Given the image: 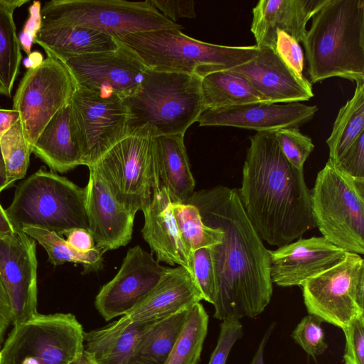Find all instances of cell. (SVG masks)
<instances>
[{
	"label": "cell",
	"mask_w": 364,
	"mask_h": 364,
	"mask_svg": "<svg viewBox=\"0 0 364 364\" xmlns=\"http://www.w3.org/2000/svg\"><path fill=\"white\" fill-rule=\"evenodd\" d=\"M21 231L38 242L46 251L48 262L54 266L65 262L81 264L84 272H96L102 267V248L95 247L93 250L81 252L70 246L66 240L55 232L35 227H26Z\"/></svg>",
	"instance_id": "32"
},
{
	"label": "cell",
	"mask_w": 364,
	"mask_h": 364,
	"mask_svg": "<svg viewBox=\"0 0 364 364\" xmlns=\"http://www.w3.org/2000/svg\"><path fill=\"white\" fill-rule=\"evenodd\" d=\"M311 83L364 82V1L326 0L302 41Z\"/></svg>",
	"instance_id": "3"
},
{
	"label": "cell",
	"mask_w": 364,
	"mask_h": 364,
	"mask_svg": "<svg viewBox=\"0 0 364 364\" xmlns=\"http://www.w3.org/2000/svg\"><path fill=\"white\" fill-rule=\"evenodd\" d=\"M142 212V235L156 254L157 262L178 264L193 274V252L181 236L173 213L172 200L160 183L154 187L151 201Z\"/></svg>",
	"instance_id": "21"
},
{
	"label": "cell",
	"mask_w": 364,
	"mask_h": 364,
	"mask_svg": "<svg viewBox=\"0 0 364 364\" xmlns=\"http://www.w3.org/2000/svg\"><path fill=\"white\" fill-rule=\"evenodd\" d=\"M189 309L154 322L137 341L128 364H164Z\"/></svg>",
	"instance_id": "29"
},
{
	"label": "cell",
	"mask_w": 364,
	"mask_h": 364,
	"mask_svg": "<svg viewBox=\"0 0 364 364\" xmlns=\"http://www.w3.org/2000/svg\"><path fill=\"white\" fill-rule=\"evenodd\" d=\"M274 326V324L272 323L267 329L250 364H264V348Z\"/></svg>",
	"instance_id": "48"
},
{
	"label": "cell",
	"mask_w": 364,
	"mask_h": 364,
	"mask_svg": "<svg viewBox=\"0 0 364 364\" xmlns=\"http://www.w3.org/2000/svg\"><path fill=\"white\" fill-rule=\"evenodd\" d=\"M28 0H0V95L11 97L22 60L14 11Z\"/></svg>",
	"instance_id": "30"
},
{
	"label": "cell",
	"mask_w": 364,
	"mask_h": 364,
	"mask_svg": "<svg viewBox=\"0 0 364 364\" xmlns=\"http://www.w3.org/2000/svg\"><path fill=\"white\" fill-rule=\"evenodd\" d=\"M193 275L203 300L214 305L217 299V280L210 248L193 252Z\"/></svg>",
	"instance_id": "38"
},
{
	"label": "cell",
	"mask_w": 364,
	"mask_h": 364,
	"mask_svg": "<svg viewBox=\"0 0 364 364\" xmlns=\"http://www.w3.org/2000/svg\"><path fill=\"white\" fill-rule=\"evenodd\" d=\"M1 364V363H0Z\"/></svg>",
	"instance_id": "52"
},
{
	"label": "cell",
	"mask_w": 364,
	"mask_h": 364,
	"mask_svg": "<svg viewBox=\"0 0 364 364\" xmlns=\"http://www.w3.org/2000/svg\"><path fill=\"white\" fill-rule=\"evenodd\" d=\"M355 83L353 96L339 109L326 140L332 163H336L364 133V82Z\"/></svg>",
	"instance_id": "31"
},
{
	"label": "cell",
	"mask_w": 364,
	"mask_h": 364,
	"mask_svg": "<svg viewBox=\"0 0 364 364\" xmlns=\"http://www.w3.org/2000/svg\"><path fill=\"white\" fill-rule=\"evenodd\" d=\"M332 164L350 176L364 178V133L355 141L336 163Z\"/></svg>",
	"instance_id": "42"
},
{
	"label": "cell",
	"mask_w": 364,
	"mask_h": 364,
	"mask_svg": "<svg viewBox=\"0 0 364 364\" xmlns=\"http://www.w3.org/2000/svg\"><path fill=\"white\" fill-rule=\"evenodd\" d=\"M322 323L317 317L309 314L301 318L291 334L294 342L314 360L328 348Z\"/></svg>",
	"instance_id": "37"
},
{
	"label": "cell",
	"mask_w": 364,
	"mask_h": 364,
	"mask_svg": "<svg viewBox=\"0 0 364 364\" xmlns=\"http://www.w3.org/2000/svg\"><path fill=\"white\" fill-rule=\"evenodd\" d=\"M274 50L296 73L303 75L304 55L299 43L284 31H277Z\"/></svg>",
	"instance_id": "41"
},
{
	"label": "cell",
	"mask_w": 364,
	"mask_h": 364,
	"mask_svg": "<svg viewBox=\"0 0 364 364\" xmlns=\"http://www.w3.org/2000/svg\"><path fill=\"white\" fill-rule=\"evenodd\" d=\"M201 89L205 110L255 102H267L243 76L230 70L203 77Z\"/></svg>",
	"instance_id": "28"
},
{
	"label": "cell",
	"mask_w": 364,
	"mask_h": 364,
	"mask_svg": "<svg viewBox=\"0 0 364 364\" xmlns=\"http://www.w3.org/2000/svg\"><path fill=\"white\" fill-rule=\"evenodd\" d=\"M230 70L245 77L270 104L300 102L314 95L311 83L271 48H259L255 58Z\"/></svg>",
	"instance_id": "20"
},
{
	"label": "cell",
	"mask_w": 364,
	"mask_h": 364,
	"mask_svg": "<svg viewBox=\"0 0 364 364\" xmlns=\"http://www.w3.org/2000/svg\"><path fill=\"white\" fill-rule=\"evenodd\" d=\"M70 364H97L91 355L84 350L80 358L73 361Z\"/></svg>",
	"instance_id": "51"
},
{
	"label": "cell",
	"mask_w": 364,
	"mask_h": 364,
	"mask_svg": "<svg viewBox=\"0 0 364 364\" xmlns=\"http://www.w3.org/2000/svg\"><path fill=\"white\" fill-rule=\"evenodd\" d=\"M201 300V292L189 271L181 266L168 267L149 294L121 318L128 323H152L190 309Z\"/></svg>",
	"instance_id": "22"
},
{
	"label": "cell",
	"mask_w": 364,
	"mask_h": 364,
	"mask_svg": "<svg viewBox=\"0 0 364 364\" xmlns=\"http://www.w3.org/2000/svg\"><path fill=\"white\" fill-rule=\"evenodd\" d=\"M32 154L55 173H66L83 165L82 151L72 124L70 102L46 125Z\"/></svg>",
	"instance_id": "24"
},
{
	"label": "cell",
	"mask_w": 364,
	"mask_h": 364,
	"mask_svg": "<svg viewBox=\"0 0 364 364\" xmlns=\"http://www.w3.org/2000/svg\"><path fill=\"white\" fill-rule=\"evenodd\" d=\"M149 70L196 75L231 70L255 58V46H228L189 37L179 29H164L114 37Z\"/></svg>",
	"instance_id": "5"
},
{
	"label": "cell",
	"mask_w": 364,
	"mask_h": 364,
	"mask_svg": "<svg viewBox=\"0 0 364 364\" xmlns=\"http://www.w3.org/2000/svg\"><path fill=\"white\" fill-rule=\"evenodd\" d=\"M172 205L181 236L190 251L210 248L222 242L223 232L205 225L195 205L178 202Z\"/></svg>",
	"instance_id": "34"
},
{
	"label": "cell",
	"mask_w": 364,
	"mask_h": 364,
	"mask_svg": "<svg viewBox=\"0 0 364 364\" xmlns=\"http://www.w3.org/2000/svg\"><path fill=\"white\" fill-rule=\"evenodd\" d=\"M153 323H128L120 318L105 327L85 332L84 350L97 364H128L137 341Z\"/></svg>",
	"instance_id": "27"
},
{
	"label": "cell",
	"mask_w": 364,
	"mask_h": 364,
	"mask_svg": "<svg viewBox=\"0 0 364 364\" xmlns=\"http://www.w3.org/2000/svg\"><path fill=\"white\" fill-rule=\"evenodd\" d=\"M71 121L83 165L90 166L127 135L129 111L116 95L77 88L70 100Z\"/></svg>",
	"instance_id": "13"
},
{
	"label": "cell",
	"mask_w": 364,
	"mask_h": 364,
	"mask_svg": "<svg viewBox=\"0 0 364 364\" xmlns=\"http://www.w3.org/2000/svg\"><path fill=\"white\" fill-rule=\"evenodd\" d=\"M311 202L323 237L346 252L364 254V178L348 176L328 160L317 173Z\"/></svg>",
	"instance_id": "7"
},
{
	"label": "cell",
	"mask_w": 364,
	"mask_h": 364,
	"mask_svg": "<svg viewBox=\"0 0 364 364\" xmlns=\"http://www.w3.org/2000/svg\"><path fill=\"white\" fill-rule=\"evenodd\" d=\"M318 108L300 102L284 105L255 102L205 110L198 119L199 126L234 127L259 132L301 125L311 120Z\"/></svg>",
	"instance_id": "18"
},
{
	"label": "cell",
	"mask_w": 364,
	"mask_h": 364,
	"mask_svg": "<svg viewBox=\"0 0 364 364\" xmlns=\"http://www.w3.org/2000/svg\"><path fill=\"white\" fill-rule=\"evenodd\" d=\"M6 173L5 164L0 146V194L6 188Z\"/></svg>",
	"instance_id": "50"
},
{
	"label": "cell",
	"mask_w": 364,
	"mask_h": 364,
	"mask_svg": "<svg viewBox=\"0 0 364 364\" xmlns=\"http://www.w3.org/2000/svg\"><path fill=\"white\" fill-rule=\"evenodd\" d=\"M88 168L101 177L119 203L134 214L143 211L159 184L154 137L126 135Z\"/></svg>",
	"instance_id": "10"
},
{
	"label": "cell",
	"mask_w": 364,
	"mask_h": 364,
	"mask_svg": "<svg viewBox=\"0 0 364 364\" xmlns=\"http://www.w3.org/2000/svg\"><path fill=\"white\" fill-rule=\"evenodd\" d=\"M167 268L139 245L129 248L117 274L96 296L97 310L105 321L125 315L149 294Z\"/></svg>",
	"instance_id": "16"
},
{
	"label": "cell",
	"mask_w": 364,
	"mask_h": 364,
	"mask_svg": "<svg viewBox=\"0 0 364 364\" xmlns=\"http://www.w3.org/2000/svg\"><path fill=\"white\" fill-rule=\"evenodd\" d=\"M29 17L28 18L19 41L23 51L29 55L34 40L42 26L41 4L40 1H33L28 8Z\"/></svg>",
	"instance_id": "44"
},
{
	"label": "cell",
	"mask_w": 364,
	"mask_h": 364,
	"mask_svg": "<svg viewBox=\"0 0 364 364\" xmlns=\"http://www.w3.org/2000/svg\"><path fill=\"white\" fill-rule=\"evenodd\" d=\"M64 235L67 237L65 240L68 244L79 252H87L96 247L91 235L87 230L73 229Z\"/></svg>",
	"instance_id": "45"
},
{
	"label": "cell",
	"mask_w": 364,
	"mask_h": 364,
	"mask_svg": "<svg viewBox=\"0 0 364 364\" xmlns=\"http://www.w3.org/2000/svg\"><path fill=\"white\" fill-rule=\"evenodd\" d=\"M85 189L88 232L95 246L109 251L131 240L135 215L119 203L101 177L92 169Z\"/></svg>",
	"instance_id": "19"
},
{
	"label": "cell",
	"mask_w": 364,
	"mask_h": 364,
	"mask_svg": "<svg viewBox=\"0 0 364 364\" xmlns=\"http://www.w3.org/2000/svg\"><path fill=\"white\" fill-rule=\"evenodd\" d=\"M250 140L239 198L259 237L281 247L316 227L311 190L304 170L282 154L274 132H257Z\"/></svg>",
	"instance_id": "2"
},
{
	"label": "cell",
	"mask_w": 364,
	"mask_h": 364,
	"mask_svg": "<svg viewBox=\"0 0 364 364\" xmlns=\"http://www.w3.org/2000/svg\"><path fill=\"white\" fill-rule=\"evenodd\" d=\"M242 336V325L240 320L222 321L217 344L208 364H225L233 346Z\"/></svg>",
	"instance_id": "39"
},
{
	"label": "cell",
	"mask_w": 364,
	"mask_h": 364,
	"mask_svg": "<svg viewBox=\"0 0 364 364\" xmlns=\"http://www.w3.org/2000/svg\"><path fill=\"white\" fill-rule=\"evenodd\" d=\"M343 331L346 338L345 364H364V316L353 321Z\"/></svg>",
	"instance_id": "40"
},
{
	"label": "cell",
	"mask_w": 364,
	"mask_h": 364,
	"mask_svg": "<svg viewBox=\"0 0 364 364\" xmlns=\"http://www.w3.org/2000/svg\"><path fill=\"white\" fill-rule=\"evenodd\" d=\"M36 242L21 230L0 235V278L14 326L38 314Z\"/></svg>",
	"instance_id": "15"
},
{
	"label": "cell",
	"mask_w": 364,
	"mask_h": 364,
	"mask_svg": "<svg viewBox=\"0 0 364 364\" xmlns=\"http://www.w3.org/2000/svg\"><path fill=\"white\" fill-rule=\"evenodd\" d=\"M77 88L122 100L140 89L148 68L132 52L119 44L109 51L93 53L60 60Z\"/></svg>",
	"instance_id": "14"
},
{
	"label": "cell",
	"mask_w": 364,
	"mask_h": 364,
	"mask_svg": "<svg viewBox=\"0 0 364 364\" xmlns=\"http://www.w3.org/2000/svg\"><path fill=\"white\" fill-rule=\"evenodd\" d=\"M195 205L205 225L221 230L222 242L212 247L217 280L214 318H255L269 304L273 283L269 250L241 204L237 188L218 185L194 192Z\"/></svg>",
	"instance_id": "1"
},
{
	"label": "cell",
	"mask_w": 364,
	"mask_h": 364,
	"mask_svg": "<svg viewBox=\"0 0 364 364\" xmlns=\"http://www.w3.org/2000/svg\"><path fill=\"white\" fill-rule=\"evenodd\" d=\"M309 314L342 330L364 316V259L347 252L345 258L301 286Z\"/></svg>",
	"instance_id": "11"
},
{
	"label": "cell",
	"mask_w": 364,
	"mask_h": 364,
	"mask_svg": "<svg viewBox=\"0 0 364 364\" xmlns=\"http://www.w3.org/2000/svg\"><path fill=\"white\" fill-rule=\"evenodd\" d=\"M208 326V315L198 302L189 309L183 328L164 364H199Z\"/></svg>",
	"instance_id": "33"
},
{
	"label": "cell",
	"mask_w": 364,
	"mask_h": 364,
	"mask_svg": "<svg viewBox=\"0 0 364 364\" xmlns=\"http://www.w3.org/2000/svg\"><path fill=\"white\" fill-rule=\"evenodd\" d=\"M42 23L92 28L114 37L183 27L158 11L151 0H52L41 7Z\"/></svg>",
	"instance_id": "8"
},
{
	"label": "cell",
	"mask_w": 364,
	"mask_h": 364,
	"mask_svg": "<svg viewBox=\"0 0 364 364\" xmlns=\"http://www.w3.org/2000/svg\"><path fill=\"white\" fill-rule=\"evenodd\" d=\"M326 0H260L252 9L251 31L256 46L274 50L277 31L302 43L306 24Z\"/></svg>",
	"instance_id": "23"
},
{
	"label": "cell",
	"mask_w": 364,
	"mask_h": 364,
	"mask_svg": "<svg viewBox=\"0 0 364 364\" xmlns=\"http://www.w3.org/2000/svg\"><path fill=\"white\" fill-rule=\"evenodd\" d=\"M346 252L323 236L299 238L269 250L272 282L283 287H301L341 262Z\"/></svg>",
	"instance_id": "17"
},
{
	"label": "cell",
	"mask_w": 364,
	"mask_h": 364,
	"mask_svg": "<svg viewBox=\"0 0 364 364\" xmlns=\"http://www.w3.org/2000/svg\"><path fill=\"white\" fill-rule=\"evenodd\" d=\"M15 230L9 222L5 209L0 203V235H5L14 232Z\"/></svg>",
	"instance_id": "49"
},
{
	"label": "cell",
	"mask_w": 364,
	"mask_h": 364,
	"mask_svg": "<svg viewBox=\"0 0 364 364\" xmlns=\"http://www.w3.org/2000/svg\"><path fill=\"white\" fill-rule=\"evenodd\" d=\"M84 333L71 314L38 313L14 326L0 349V363L70 364L83 353Z\"/></svg>",
	"instance_id": "9"
},
{
	"label": "cell",
	"mask_w": 364,
	"mask_h": 364,
	"mask_svg": "<svg viewBox=\"0 0 364 364\" xmlns=\"http://www.w3.org/2000/svg\"><path fill=\"white\" fill-rule=\"evenodd\" d=\"M201 80L193 74L148 69L139 90L123 100L129 111L127 135L185 134L205 110Z\"/></svg>",
	"instance_id": "4"
},
{
	"label": "cell",
	"mask_w": 364,
	"mask_h": 364,
	"mask_svg": "<svg viewBox=\"0 0 364 364\" xmlns=\"http://www.w3.org/2000/svg\"><path fill=\"white\" fill-rule=\"evenodd\" d=\"M154 7L173 22L180 18H196L195 2L192 0H151Z\"/></svg>",
	"instance_id": "43"
},
{
	"label": "cell",
	"mask_w": 364,
	"mask_h": 364,
	"mask_svg": "<svg viewBox=\"0 0 364 364\" xmlns=\"http://www.w3.org/2000/svg\"><path fill=\"white\" fill-rule=\"evenodd\" d=\"M33 43L60 60L119 47L112 36L92 28L43 23Z\"/></svg>",
	"instance_id": "25"
},
{
	"label": "cell",
	"mask_w": 364,
	"mask_h": 364,
	"mask_svg": "<svg viewBox=\"0 0 364 364\" xmlns=\"http://www.w3.org/2000/svg\"><path fill=\"white\" fill-rule=\"evenodd\" d=\"M5 213L14 230L35 227L60 236L88 230L85 188L44 167L19 183Z\"/></svg>",
	"instance_id": "6"
},
{
	"label": "cell",
	"mask_w": 364,
	"mask_h": 364,
	"mask_svg": "<svg viewBox=\"0 0 364 364\" xmlns=\"http://www.w3.org/2000/svg\"><path fill=\"white\" fill-rule=\"evenodd\" d=\"M0 146L6 168V189L26 176L32 154L20 119L0 138Z\"/></svg>",
	"instance_id": "35"
},
{
	"label": "cell",
	"mask_w": 364,
	"mask_h": 364,
	"mask_svg": "<svg viewBox=\"0 0 364 364\" xmlns=\"http://www.w3.org/2000/svg\"><path fill=\"white\" fill-rule=\"evenodd\" d=\"M76 89L64 63L50 55L24 74L13 98L25 139L32 153L38 136L51 118L68 104Z\"/></svg>",
	"instance_id": "12"
},
{
	"label": "cell",
	"mask_w": 364,
	"mask_h": 364,
	"mask_svg": "<svg viewBox=\"0 0 364 364\" xmlns=\"http://www.w3.org/2000/svg\"><path fill=\"white\" fill-rule=\"evenodd\" d=\"M274 134L287 160L297 169L304 170V164L314 149L311 139L296 127L279 129Z\"/></svg>",
	"instance_id": "36"
},
{
	"label": "cell",
	"mask_w": 364,
	"mask_h": 364,
	"mask_svg": "<svg viewBox=\"0 0 364 364\" xmlns=\"http://www.w3.org/2000/svg\"><path fill=\"white\" fill-rule=\"evenodd\" d=\"M11 324L9 299L0 278V349L4 342L6 332Z\"/></svg>",
	"instance_id": "46"
},
{
	"label": "cell",
	"mask_w": 364,
	"mask_h": 364,
	"mask_svg": "<svg viewBox=\"0 0 364 364\" xmlns=\"http://www.w3.org/2000/svg\"><path fill=\"white\" fill-rule=\"evenodd\" d=\"M183 134L154 137L159 181L172 202L186 203L193 194V176Z\"/></svg>",
	"instance_id": "26"
},
{
	"label": "cell",
	"mask_w": 364,
	"mask_h": 364,
	"mask_svg": "<svg viewBox=\"0 0 364 364\" xmlns=\"http://www.w3.org/2000/svg\"><path fill=\"white\" fill-rule=\"evenodd\" d=\"M19 119L20 114L18 111L0 108V138Z\"/></svg>",
	"instance_id": "47"
}]
</instances>
